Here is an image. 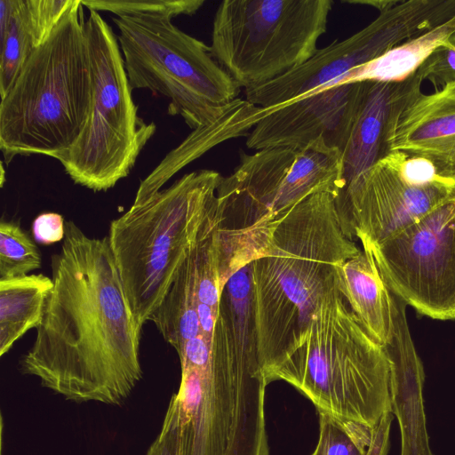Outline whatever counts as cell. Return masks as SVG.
Listing matches in <instances>:
<instances>
[{
  "instance_id": "cell-3",
  "label": "cell",
  "mask_w": 455,
  "mask_h": 455,
  "mask_svg": "<svg viewBox=\"0 0 455 455\" xmlns=\"http://www.w3.org/2000/svg\"><path fill=\"white\" fill-rule=\"evenodd\" d=\"M344 188L342 152L322 140L243 154L217 190L212 249L221 291L262 253L291 208L316 193L338 197Z\"/></svg>"
},
{
  "instance_id": "cell-5",
  "label": "cell",
  "mask_w": 455,
  "mask_h": 455,
  "mask_svg": "<svg viewBox=\"0 0 455 455\" xmlns=\"http://www.w3.org/2000/svg\"><path fill=\"white\" fill-rule=\"evenodd\" d=\"M85 20L82 0H75L1 98L0 149L6 165L18 155L57 159L83 132L92 102Z\"/></svg>"
},
{
  "instance_id": "cell-9",
  "label": "cell",
  "mask_w": 455,
  "mask_h": 455,
  "mask_svg": "<svg viewBox=\"0 0 455 455\" xmlns=\"http://www.w3.org/2000/svg\"><path fill=\"white\" fill-rule=\"evenodd\" d=\"M332 0H224L212 24V53L245 89L309 60L326 32Z\"/></svg>"
},
{
  "instance_id": "cell-20",
  "label": "cell",
  "mask_w": 455,
  "mask_h": 455,
  "mask_svg": "<svg viewBox=\"0 0 455 455\" xmlns=\"http://www.w3.org/2000/svg\"><path fill=\"white\" fill-rule=\"evenodd\" d=\"M196 244L151 319L178 355H181L189 339L201 334L196 284Z\"/></svg>"
},
{
  "instance_id": "cell-26",
  "label": "cell",
  "mask_w": 455,
  "mask_h": 455,
  "mask_svg": "<svg viewBox=\"0 0 455 455\" xmlns=\"http://www.w3.org/2000/svg\"><path fill=\"white\" fill-rule=\"evenodd\" d=\"M417 73L436 89L455 82V33L430 53Z\"/></svg>"
},
{
  "instance_id": "cell-12",
  "label": "cell",
  "mask_w": 455,
  "mask_h": 455,
  "mask_svg": "<svg viewBox=\"0 0 455 455\" xmlns=\"http://www.w3.org/2000/svg\"><path fill=\"white\" fill-rule=\"evenodd\" d=\"M453 196L455 180L393 151L351 180L336 204L347 235L377 244Z\"/></svg>"
},
{
  "instance_id": "cell-30",
  "label": "cell",
  "mask_w": 455,
  "mask_h": 455,
  "mask_svg": "<svg viewBox=\"0 0 455 455\" xmlns=\"http://www.w3.org/2000/svg\"><path fill=\"white\" fill-rule=\"evenodd\" d=\"M401 455H429V454L425 453V452H420V451H405V452H403Z\"/></svg>"
},
{
  "instance_id": "cell-24",
  "label": "cell",
  "mask_w": 455,
  "mask_h": 455,
  "mask_svg": "<svg viewBox=\"0 0 455 455\" xmlns=\"http://www.w3.org/2000/svg\"><path fill=\"white\" fill-rule=\"evenodd\" d=\"M204 0H82L87 9L104 11L122 16L164 15L172 19L181 14L192 15Z\"/></svg>"
},
{
  "instance_id": "cell-19",
  "label": "cell",
  "mask_w": 455,
  "mask_h": 455,
  "mask_svg": "<svg viewBox=\"0 0 455 455\" xmlns=\"http://www.w3.org/2000/svg\"><path fill=\"white\" fill-rule=\"evenodd\" d=\"M52 279L32 274L0 279V355L41 323Z\"/></svg>"
},
{
  "instance_id": "cell-6",
  "label": "cell",
  "mask_w": 455,
  "mask_h": 455,
  "mask_svg": "<svg viewBox=\"0 0 455 455\" xmlns=\"http://www.w3.org/2000/svg\"><path fill=\"white\" fill-rule=\"evenodd\" d=\"M222 176L184 174L111 221L108 242L132 314L151 321L179 268L213 221Z\"/></svg>"
},
{
  "instance_id": "cell-2",
  "label": "cell",
  "mask_w": 455,
  "mask_h": 455,
  "mask_svg": "<svg viewBox=\"0 0 455 455\" xmlns=\"http://www.w3.org/2000/svg\"><path fill=\"white\" fill-rule=\"evenodd\" d=\"M336 198L321 192L296 204L250 263L264 374L283 358L337 285L338 267L361 251L345 232Z\"/></svg>"
},
{
  "instance_id": "cell-25",
  "label": "cell",
  "mask_w": 455,
  "mask_h": 455,
  "mask_svg": "<svg viewBox=\"0 0 455 455\" xmlns=\"http://www.w3.org/2000/svg\"><path fill=\"white\" fill-rule=\"evenodd\" d=\"M214 220L196 244L197 306L210 307L217 315L221 298L219 274L212 249Z\"/></svg>"
},
{
  "instance_id": "cell-18",
  "label": "cell",
  "mask_w": 455,
  "mask_h": 455,
  "mask_svg": "<svg viewBox=\"0 0 455 455\" xmlns=\"http://www.w3.org/2000/svg\"><path fill=\"white\" fill-rule=\"evenodd\" d=\"M337 287L368 334L383 347L393 331L392 293L371 251L363 247L337 268Z\"/></svg>"
},
{
  "instance_id": "cell-13",
  "label": "cell",
  "mask_w": 455,
  "mask_h": 455,
  "mask_svg": "<svg viewBox=\"0 0 455 455\" xmlns=\"http://www.w3.org/2000/svg\"><path fill=\"white\" fill-rule=\"evenodd\" d=\"M369 84H337L274 107L248 134L246 147L303 148L322 140L343 152Z\"/></svg>"
},
{
  "instance_id": "cell-22",
  "label": "cell",
  "mask_w": 455,
  "mask_h": 455,
  "mask_svg": "<svg viewBox=\"0 0 455 455\" xmlns=\"http://www.w3.org/2000/svg\"><path fill=\"white\" fill-rule=\"evenodd\" d=\"M394 413L375 427L319 413V439L312 455H387Z\"/></svg>"
},
{
  "instance_id": "cell-1",
  "label": "cell",
  "mask_w": 455,
  "mask_h": 455,
  "mask_svg": "<svg viewBox=\"0 0 455 455\" xmlns=\"http://www.w3.org/2000/svg\"><path fill=\"white\" fill-rule=\"evenodd\" d=\"M52 274L53 287L19 371L67 401L121 405L143 377L142 328L108 235L91 237L67 221Z\"/></svg>"
},
{
  "instance_id": "cell-21",
  "label": "cell",
  "mask_w": 455,
  "mask_h": 455,
  "mask_svg": "<svg viewBox=\"0 0 455 455\" xmlns=\"http://www.w3.org/2000/svg\"><path fill=\"white\" fill-rule=\"evenodd\" d=\"M455 33V16L393 47L379 58L355 68L336 83L395 82L411 76L443 42Z\"/></svg>"
},
{
  "instance_id": "cell-16",
  "label": "cell",
  "mask_w": 455,
  "mask_h": 455,
  "mask_svg": "<svg viewBox=\"0 0 455 455\" xmlns=\"http://www.w3.org/2000/svg\"><path fill=\"white\" fill-rule=\"evenodd\" d=\"M273 108H260L239 98L235 100L215 122L192 130L178 147L164 157L140 181L134 201L141 202L153 196L178 172L214 147L228 140L248 136Z\"/></svg>"
},
{
  "instance_id": "cell-15",
  "label": "cell",
  "mask_w": 455,
  "mask_h": 455,
  "mask_svg": "<svg viewBox=\"0 0 455 455\" xmlns=\"http://www.w3.org/2000/svg\"><path fill=\"white\" fill-rule=\"evenodd\" d=\"M392 151L428 161L436 173L455 180V82L420 93L403 111Z\"/></svg>"
},
{
  "instance_id": "cell-17",
  "label": "cell",
  "mask_w": 455,
  "mask_h": 455,
  "mask_svg": "<svg viewBox=\"0 0 455 455\" xmlns=\"http://www.w3.org/2000/svg\"><path fill=\"white\" fill-rule=\"evenodd\" d=\"M9 18L0 32V96L4 97L25 63L52 34L75 0H8Z\"/></svg>"
},
{
  "instance_id": "cell-14",
  "label": "cell",
  "mask_w": 455,
  "mask_h": 455,
  "mask_svg": "<svg viewBox=\"0 0 455 455\" xmlns=\"http://www.w3.org/2000/svg\"><path fill=\"white\" fill-rule=\"evenodd\" d=\"M417 71L402 81L371 82L342 152L346 186L391 154L399 120L406 108L421 93Z\"/></svg>"
},
{
  "instance_id": "cell-11",
  "label": "cell",
  "mask_w": 455,
  "mask_h": 455,
  "mask_svg": "<svg viewBox=\"0 0 455 455\" xmlns=\"http://www.w3.org/2000/svg\"><path fill=\"white\" fill-rule=\"evenodd\" d=\"M368 248L390 291L419 314L455 319V196Z\"/></svg>"
},
{
  "instance_id": "cell-8",
  "label": "cell",
  "mask_w": 455,
  "mask_h": 455,
  "mask_svg": "<svg viewBox=\"0 0 455 455\" xmlns=\"http://www.w3.org/2000/svg\"><path fill=\"white\" fill-rule=\"evenodd\" d=\"M92 76L91 109L75 144L57 160L76 183L107 191L127 177L156 132L138 114L118 39L99 12L84 24Z\"/></svg>"
},
{
  "instance_id": "cell-29",
  "label": "cell",
  "mask_w": 455,
  "mask_h": 455,
  "mask_svg": "<svg viewBox=\"0 0 455 455\" xmlns=\"http://www.w3.org/2000/svg\"><path fill=\"white\" fill-rule=\"evenodd\" d=\"M145 455H174L164 443L156 438L147 450Z\"/></svg>"
},
{
  "instance_id": "cell-7",
  "label": "cell",
  "mask_w": 455,
  "mask_h": 455,
  "mask_svg": "<svg viewBox=\"0 0 455 455\" xmlns=\"http://www.w3.org/2000/svg\"><path fill=\"white\" fill-rule=\"evenodd\" d=\"M118 44L132 89L169 99L168 113L192 129L215 122L236 99L240 85L211 47L164 15L116 17Z\"/></svg>"
},
{
  "instance_id": "cell-27",
  "label": "cell",
  "mask_w": 455,
  "mask_h": 455,
  "mask_svg": "<svg viewBox=\"0 0 455 455\" xmlns=\"http://www.w3.org/2000/svg\"><path fill=\"white\" fill-rule=\"evenodd\" d=\"M65 224L64 218L59 213H42L32 224L34 239L44 245L62 241L65 236Z\"/></svg>"
},
{
  "instance_id": "cell-23",
  "label": "cell",
  "mask_w": 455,
  "mask_h": 455,
  "mask_svg": "<svg viewBox=\"0 0 455 455\" xmlns=\"http://www.w3.org/2000/svg\"><path fill=\"white\" fill-rule=\"evenodd\" d=\"M40 250L21 227L12 221L0 223V279L23 276L40 268Z\"/></svg>"
},
{
  "instance_id": "cell-28",
  "label": "cell",
  "mask_w": 455,
  "mask_h": 455,
  "mask_svg": "<svg viewBox=\"0 0 455 455\" xmlns=\"http://www.w3.org/2000/svg\"><path fill=\"white\" fill-rule=\"evenodd\" d=\"M401 1L402 0H345L343 2L350 4L370 5L377 9L380 13L393 8Z\"/></svg>"
},
{
  "instance_id": "cell-4",
  "label": "cell",
  "mask_w": 455,
  "mask_h": 455,
  "mask_svg": "<svg viewBox=\"0 0 455 455\" xmlns=\"http://www.w3.org/2000/svg\"><path fill=\"white\" fill-rule=\"evenodd\" d=\"M265 377L268 384L281 379L293 386L318 413L371 427L394 413L391 361L337 285Z\"/></svg>"
},
{
  "instance_id": "cell-10",
  "label": "cell",
  "mask_w": 455,
  "mask_h": 455,
  "mask_svg": "<svg viewBox=\"0 0 455 455\" xmlns=\"http://www.w3.org/2000/svg\"><path fill=\"white\" fill-rule=\"evenodd\" d=\"M454 14L450 0L401 1L345 40L317 49L309 60L283 76L245 89V100L271 108L331 86L353 68L446 22Z\"/></svg>"
}]
</instances>
